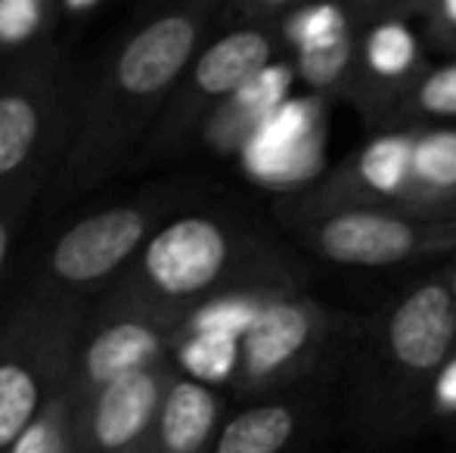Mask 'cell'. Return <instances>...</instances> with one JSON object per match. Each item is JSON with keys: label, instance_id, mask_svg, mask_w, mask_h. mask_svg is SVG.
Listing matches in <instances>:
<instances>
[{"label": "cell", "instance_id": "1", "mask_svg": "<svg viewBox=\"0 0 456 453\" xmlns=\"http://www.w3.org/2000/svg\"><path fill=\"white\" fill-rule=\"evenodd\" d=\"M199 35V6L162 10L121 35L81 93L72 143L60 165L62 190L100 187L131 158L192 66Z\"/></svg>", "mask_w": 456, "mask_h": 453}, {"label": "cell", "instance_id": "2", "mask_svg": "<svg viewBox=\"0 0 456 453\" xmlns=\"http://www.w3.org/2000/svg\"><path fill=\"white\" fill-rule=\"evenodd\" d=\"M81 91L56 50L19 60L0 78V199L44 187L72 143Z\"/></svg>", "mask_w": 456, "mask_h": 453}, {"label": "cell", "instance_id": "3", "mask_svg": "<svg viewBox=\"0 0 456 453\" xmlns=\"http://www.w3.org/2000/svg\"><path fill=\"white\" fill-rule=\"evenodd\" d=\"M87 314V304L47 302L25 292L0 323V453L72 382Z\"/></svg>", "mask_w": 456, "mask_h": 453}, {"label": "cell", "instance_id": "4", "mask_svg": "<svg viewBox=\"0 0 456 453\" xmlns=\"http://www.w3.org/2000/svg\"><path fill=\"white\" fill-rule=\"evenodd\" d=\"M233 236L215 218L186 214L150 236L109 298L192 314L233 264Z\"/></svg>", "mask_w": 456, "mask_h": 453}, {"label": "cell", "instance_id": "5", "mask_svg": "<svg viewBox=\"0 0 456 453\" xmlns=\"http://www.w3.org/2000/svg\"><path fill=\"white\" fill-rule=\"evenodd\" d=\"M156 212L146 202H121L85 214L66 227L35 267L28 295L62 304H87L102 286L112 289L150 242Z\"/></svg>", "mask_w": 456, "mask_h": 453}, {"label": "cell", "instance_id": "6", "mask_svg": "<svg viewBox=\"0 0 456 453\" xmlns=\"http://www.w3.org/2000/svg\"><path fill=\"white\" fill-rule=\"evenodd\" d=\"M186 317L181 311L102 298L96 314H87L75 354L72 385L81 400L94 398L112 382L165 360V351L181 339Z\"/></svg>", "mask_w": 456, "mask_h": 453}, {"label": "cell", "instance_id": "7", "mask_svg": "<svg viewBox=\"0 0 456 453\" xmlns=\"http://www.w3.org/2000/svg\"><path fill=\"white\" fill-rule=\"evenodd\" d=\"M175 376L168 360H162L81 400V450L156 453L159 413Z\"/></svg>", "mask_w": 456, "mask_h": 453}, {"label": "cell", "instance_id": "8", "mask_svg": "<svg viewBox=\"0 0 456 453\" xmlns=\"http://www.w3.org/2000/svg\"><path fill=\"white\" fill-rule=\"evenodd\" d=\"M271 37L258 28H236L230 35L217 37L211 47H205L196 56V62L186 69L183 85H177L175 97H171L175 103L165 106L152 150L165 146V140L175 137L202 106L224 103L227 97L233 100L248 81H255L271 66Z\"/></svg>", "mask_w": 456, "mask_h": 453}, {"label": "cell", "instance_id": "9", "mask_svg": "<svg viewBox=\"0 0 456 453\" xmlns=\"http://www.w3.org/2000/svg\"><path fill=\"white\" fill-rule=\"evenodd\" d=\"M391 354L416 373H428L444 363L453 342V298L444 286L416 289L388 323Z\"/></svg>", "mask_w": 456, "mask_h": 453}, {"label": "cell", "instance_id": "10", "mask_svg": "<svg viewBox=\"0 0 456 453\" xmlns=\"http://www.w3.org/2000/svg\"><path fill=\"white\" fill-rule=\"evenodd\" d=\"M320 246L332 261L361 267H385L407 258L416 236L407 221L379 212H348L320 230Z\"/></svg>", "mask_w": 456, "mask_h": 453}, {"label": "cell", "instance_id": "11", "mask_svg": "<svg viewBox=\"0 0 456 453\" xmlns=\"http://www.w3.org/2000/svg\"><path fill=\"white\" fill-rule=\"evenodd\" d=\"M314 109L307 103H282L246 143V165L252 174L286 181L307 174V156H317L311 143Z\"/></svg>", "mask_w": 456, "mask_h": 453}, {"label": "cell", "instance_id": "12", "mask_svg": "<svg viewBox=\"0 0 456 453\" xmlns=\"http://www.w3.org/2000/svg\"><path fill=\"white\" fill-rule=\"evenodd\" d=\"M311 336V317L301 304L267 302L258 320L240 342V369L246 379L258 382L280 373Z\"/></svg>", "mask_w": 456, "mask_h": 453}, {"label": "cell", "instance_id": "13", "mask_svg": "<svg viewBox=\"0 0 456 453\" xmlns=\"http://www.w3.org/2000/svg\"><path fill=\"white\" fill-rule=\"evenodd\" d=\"M221 398L211 385L190 376H175L165 392L156 429V453H202L215 435Z\"/></svg>", "mask_w": 456, "mask_h": 453}, {"label": "cell", "instance_id": "14", "mask_svg": "<svg viewBox=\"0 0 456 453\" xmlns=\"http://www.w3.org/2000/svg\"><path fill=\"white\" fill-rule=\"evenodd\" d=\"M6 453H85L81 450V398L72 382L50 398V404L37 413L35 423Z\"/></svg>", "mask_w": 456, "mask_h": 453}, {"label": "cell", "instance_id": "15", "mask_svg": "<svg viewBox=\"0 0 456 453\" xmlns=\"http://www.w3.org/2000/svg\"><path fill=\"white\" fill-rule=\"evenodd\" d=\"M60 22L56 0H0V56H16L19 62L44 53Z\"/></svg>", "mask_w": 456, "mask_h": 453}, {"label": "cell", "instance_id": "16", "mask_svg": "<svg viewBox=\"0 0 456 453\" xmlns=\"http://www.w3.org/2000/svg\"><path fill=\"white\" fill-rule=\"evenodd\" d=\"M295 432V413L286 404H258L224 425L215 453H282Z\"/></svg>", "mask_w": 456, "mask_h": 453}, {"label": "cell", "instance_id": "17", "mask_svg": "<svg viewBox=\"0 0 456 453\" xmlns=\"http://www.w3.org/2000/svg\"><path fill=\"white\" fill-rule=\"evenodd\" d=\"M177 360L199 382H224L240 369V339L221 333H181Z\"/></svg>", "mask_w": 456, "mask_h": 453}, {"label": "cell", "instance_id": "18", "mask_svg": "<svg viewBox=\"0 0 456 453\" xmlns=\"http://www.w3.org/2000/svg\"><path fill=\"white\" fill-rule=\"evenodd\" d=\"M292 85V72L286 66H267L255 81H248L240 93L227 103L224 115H233V121H242L248 131H258L271 115L286 103V91Z\"/></svg>", "mask_w": 456, "mask_h": 453}, {"label": "cell", "instance_id": "19", "mask_svg": "<svg viewBox=\"0 0 456 453\" xmlns=\"http://www.w3.org/2000/svg\"><path fill=\"white\" fill-rule=\"evenodd\" d=\"M267 302H255L252 295H230V298H208L186 317V333H221L242 342V336L258 320L261 308Z\"/></svg>", "mask_w": 456, "mask_h": 453}, {"label": "cell", "instance_id": "20", "mask_svg": "<svg viewBox=\"0 0 456 453\" xmlns=\"http://www.w3.org/2000/svg\"><path fill=\"white\" fill-rule=\"evenodd\" d=\"M416 143L407 137H379L361 156V174L376 193H395L413 165Z\"/></svg>", "mask_w": 456, "mask_h": 453}, {"label": "cell", "instance_id": "21", "mask_svg": "<svg viewBox=\"0 0 456 453\" xmlns=\"http://www.w3.org/2000/svg\"><path fill=\"white\" fill-rule=\"evenodd\" d=\"M416 60V41L410 35L407 25L401 22H385L379 28H372L370 41H366V62L372 72L395 78L403 75Z\"/></svg>", "mask_w": 456, "mask_h": 453}, {"label": "cell", "instance_id": "22", "mask_svg": "<svg viewBox=\"0 0 456 453\" xmlns=\"http://www.w3.org/2000/svg\"><path fill=\"white\" fill-rule=\"evenodd\" d=\"M289 35L298 44V50L326 47V44H338L348 37V22H345V12L332 4L305 6L289 25Z\"/></svg>", "mask_w": 456, "mask_h": 453}, {"label": "cell", "instance_id": "23", "mask_svg": "<svg viewBox=\"0 0 456 453\" xmlns=\"http://www.w3.org/2000/svg\"><path fill=\"white\" fill-rule=\"evenodd\" d=\"M413 171L432 187H456V133L438 131L413 150Z\"/></svg>", "mask_w": 456, "mask_h": 453}, {"label": "cell", "instance_id": "24", "mask_svg": "<svg viewBox=\"0 0 456 453\" xmlns=\"http://www.w3.org/2000/svg\"><path fill=\"white\" fill-rule=\"evenodd\" d=\"M37 193H41V187H28L0 199V286H4V279H6L12 252H16V239H19V233H22L25 221H28V212H31V206H35Z\"/></svg>", "mask_w": 456, "mask_h": 453}, {"label": "cell", "instance_id": "25", "mask_svg": "<svg viewBox=\"0 0 456 453\" xmlns=\"http://www.w3.org/2000/svg\"><path fill=\"white\" fill-rule=\"evenodd\" d=\"M351 60V44L348 37L338 44H326V47L301 50V72L311 85H326V81L338 78L342 69Z\"/></svg>", "mask_w": 456, "mask_h": 453}, {"label": "cell", "instance_id": "26", "mask_svg": "<svg viewBox=\"0 0 456 453\" xmlns=\"http://www.w3.org/2000/svg\"><path fill=\"white\" fill-rule=\"evenodd\" d=\"M419 106L432 115H456V66L438 69L422 81Z\"/></svg>", "mask_w": 456, "mask_h": 453}, {"label": "cell", "instance_id": "27", "mask_svg": "<svg viewBox=\"0 0 456 453\" xmlns=\"http://www.w3.org/2000/svg\"><path fill=\"white\" fill-rule=\"evenodd\" d=\"M438 400L447 407H456V360L447 363L444 373L438 379Z\"/></svg>", "mask_w": 456, "mask_h": 453}, {"label": "cell", "instance_id": "28", "mask_svg": "<svg viewBox=\"0 0 456 453\" xmlns=\"http://www.w3.org/2000/svg\"><path fill=\"white\" fill-rule=\"evenodd\" d=\"M444 16L456 25V0H447V4H444Z\"/></svg>", "mask_w": 456, "mask_h": 453}, {"label": "cell", "instance_id": "29", "mask_svg": "<svg viewBox=\"0 0 456 453\" xmlns=\"http://www.w3.org/2000/svg\"><path fill=\"white\" fill-rule=\"evenodd\" d=\"M453 289H456V286H453Z\"/></svg>", "mask_w": 456, "mask_h": 453}]
</instances>
